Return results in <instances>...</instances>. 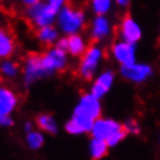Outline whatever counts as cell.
<instances>
[{"label": "cell", "mask_w": 160, "mask_h": 160, "mask_svg": "<svg viewBox=\"0 0 160 160\" xmlns=\"http://www.w3.org/2000/svg\"><path fill=\"white\" fill-rule=\"evenodd\" d=\"M102 111V99L97 98L90 91L83 92L72 109L71 117L64 123V130L69 136L90 134L94 121L101 117Z\"/></svg>", "instance_id": "6da1fadb"}, {"label": "cell", "mask_w": 160, "mask_h": 160, "mask_svg": "<svg viewBox=\"0 0 160 160\" xmlns=\"http://www.w3.org/2000/svg\"><path fill=\"white\" fill-rule=\"evenodd\" d=\"M106 57L107 52L102 43L90 42L86 52L78 58L76 75L83 82H91L95 78V75L102 69Z\"/></svg>", "instance_id": "7a4b0ae2"}, {"label": "cell", "mask_w": 160, "mask_h": 160, "mask_svg": "<svg viewBox=\"0 0 160 160\" xmlns=\"http://www.w3.org/2000/svg\"><path fill=\"white\" fill-rule=\"evenodd\" d=\"M88 21L90 19L84 8L68 3L58 10L54 25L58 27L61 35H73L84 33Z\"/></svg>", "instance_id": "3957f363"}, {"label": "cell", "mask_w": 160, "mask_h": 160, "mask_svg": "<svg viewBox=\"0 0 160 160\" xmlns=\"http://www.w3.org/2000/svg\"><path fill=\"white\" fill-rule=\"evenodd\" d=\"M90 136L105 140L110 148H115L128 137L122 122L111 117H103V115L94 121L92 128L90 130Z\"/></svg>", "instance_id": "277c9868"}, {"label": "cell", "mask_w": 160, "mask_h": 160, "mask_svg": "<svg viewBox=\"0 0 160 160\" xmlns=\"http://www.w3.org/2000/svg\"><path fill=\"white\" fill-rule=\"evenodd\" d=\"M48 78L49 76L42 64L41 53H30L23 58L21 64V80L23 87L30 88Z\"/></svg>", "instance_id": "5b68a950"}, {"label": "cell", "mask_w": 160, "mask_h": 160, "mask_svg": "<svg viewBox=\"0 0 160 160\" xmlns=\"http://www.w3.org/2000/svg\"><path fill=\"white\" fill-rule=\"evenodd\" d=\"M41 57L42 64L45 67V71L49 78L65 72L69 67L71 61V56L68 54V52L58 45L45 48V50L41 52Z\"/></svg>", "instance_id": "8992f818"}, {"label": "cell", "mask_w": 160, "mask_h": 160, "mask_svg": "<svg viewBox=\"0 0 160 160\" xmlns=\"http://www.w3.org/2000/svg\"><path fill=\"white\" fill-rule=\"evenodd\" d=\"M118 75L133 86H142L148 83L153 78L155 75V68L149 62L144 61H133L126 65H121L118 69Z\"/></svg>", "instance_id": "52a82bcc"}, {"label": "cell", "mask_w": 160, "mask_h": 160, "mask_svg": "<svg viewBox=\"0 0 160 160\" xmlns=\"http://www.w3.org/2000/svg\"><path fill=\"white\" fill-rule=\"evenodd\" d=\"M114 23L110 15H92L87 25V37L90 42L106 43L114 34Z\"/></svg>", "instance_id": "ba28073f"}, {"label": "cell", "mask_w": 160, "mask_h": 160, "mask_svg": "<svg viewBox=\"0 0 160 160\" xmlns=\"http://www.w3.org/2000/svg\"><path fill=\"white\" fill-rule=\"evenodd\" d=\"M58 10H56L53 6H50L49 3H46L45 0L37 3V4L27 7L25 11L26 21L29 22V25L33 29H39L42 26L48 25H54L56 18H57Z\"/></svg>", "instance_id": "9c48e42d"}, {"label": "cell", "mask_w": 160, "mask_h": 160, "mask_svg": "<svg viewBox=\"0 0 160 160\" xmlns=\"http://www.w3.org/2000/svg\"><path fill=\"white\" fill-rule=\"evenodd\" d=\"M19 106V95L8 86H0V128L14 125L12 115Z\"/></svg>", "instance_id": "30bf717a"}, {"label": "cell", "mask_w": 160, "mask_h": 160, "mask_svg": "<svg viewBox=\"0 0 160 160\" xmlns=\"http://www.w3.org/2000/svg\"><path fill=\"white\" fill-rule=\"evenodd\" d=\"M107 53L118 67L126 65L137 60V45L118 38L110 43Z\"/></svg>", "instance_id": "8fae6325"}, {"label": "cell", "mask_w": 160, "mask_h": 160, "mask_svg": "<svg viewBox=\"0 0 160 160\" xmlns=\"http://www.w3.org/2000/svg\"><path fill=\"white\" fill-rule=\"evenodd\" d=\"M115 80H117V72L113 68H102L90 82V92L99 99H103L113 90Z\"/></svg>", "instance_id": "7c38bea8"}, {"label": "cell", "mask_w": 160, "mask_h": 160, "mask_svg": "<svg viewBox=\"0 0 160 160\" xmlns=\"http://www.w3.org/2000/svg\"><path fill=\"white\" fill-rule=\"evenodd\" d=\"M117 34H118V38L125 39L128 42H132V43L137 45L142 39L144 30H142L141 25L138 23V21H136L132 15L125 14L118 22Z\"/></svg>", "instance_id": "4fadbf2b"}, {"label": "cell", "mask_w": 160, "mask_h": 160, "mask_svg": "<svg viewBox=\"0 0 160 160\" xmlns=\"http://www.w3.org/2000/svg\"><path fill=\"white\" fill-rule=\"evenodd\" d=\"M65 37H67L65 50L71 56V58H79L90 45L88 37H86L83 33L73 34V35H65Z\"/></svg>", "instance_id": "5bb4252c"}, {"label": "cell", "mask_w": 160, "mask_h": 160, "mask_svg": "<svg viewBox=\"0 0 160 160\" xmlns=\"http://www.w3.org/2000/svg\"><path fill=\"white\" fill-rule=\"evenodd\" d=\"M35 41L43 48H49L57 43V41L61 37L58 27L56 25H48V26H42L39 29H35Z\"/></svg>", "instance_id": "9a60e30c"}, {"label": "cell", "mask_w": 160, "mask_h": 160, "mask_svg": "<svg viewBox=\"0 0 160 160\" xmlns=\"http://www.w3.org/2000/svg\"><path fill=\"white\" fill-rule=\"evenodd\" d=\"M17 52V39L12 31L4 26H0V61L12 57Z\"/></svg>", "instance_id": "2e32d148"}, {"label": "cell", "mask_w": 160, "mask_h": 160, "mask_svg": "<svg viewBox=\"0 0 160 160\" xmlns=\"http://www.w3.org/2000/svg\"><path fill=\"white\" fill-rule=\"evenodd\" d=\"M35 128H38L39 130H42L46 136H54L60 132V125L57 118L50 113H39L35 115L34 118Z\"/></svg>", "instance_id": "e0dca14e"}, {"label": "cell", "mask_w": 160, "mask_h": 160, "mask_svg": "<svg viewBox=\"0 0 160 160\" xmlns=\"http://www.w3.org/2000/svg\"><path fill=\"white\" fill-rule=\"evenodd\" d=\"M21 76V64L12 57L0 61V78L3 80H17Z\"/></svg>", "instance_id": "ac0fdd59"}, {"label": "cell", "mask_w": 160, "mask_h": 160, "mask_svg": "<svg viewBox=\"0 0 160 160\" xmlns=\"http://www.w3.org/2000/svg\"><path fill=\"white\" fill-rule=\"evenodd\" d=\"M87 149H88V156L92 160H102L109 155L110 147L105 140L91 137L88 141V145H87Z\"/></svg>", "instance_id": "d6986e66"}, {"label": "cell", "mask_w": 160, "mask_h": 160, "mask_svg": "<svg viewBox=\"0 0 160 160\" xmlns=\"http://www.w3.org/2000/svg\"><path fill=\"white\" fill-rule=\"evenodd\" d=\"M45 142H46V134L42 130H39L38 128L25 133V144L27 149H30L31 152L41 151L43 145H45Z\"/></svg>", "instance_id": "ffe728a7"}, {"label": "cell", "mask_w": 160, "mask_h": 160, "mask_svg": "<svg viewBox=\"0 0 160 160\" xmlns=\"http://www.w3.org/2000/svg\"><path fill=\"white\" fill-rule=\"evenodd\" d=\"M87 6L92 15H110L115 7V2L114 0H87Z\"/></svg>", "instance_id": "44dd1931"}, {"label": "cell", "mask_w": 160, "mask_h": 160, "mask_svg": "<svg viewBox=\"0 0 160 160\" xmlns=\"http://www.w3.org/2000/svg\"><path fill=\"white\" fill-rule=\"evenodd\" d=\"M123 123V129H125L128 136H138L141 133V123L136 118H126Z\"/></svg>", "instance_id": "7402d4cb"}, {"label": "cell", "mask_w": 160, "mask_h": 160, "mask_svg": "<svg viewBox=\"0 0 160 160\" xmlns=\"http://www.w3.org/2000/svg\"><path fill=\"white\" fill-rule=\"evenodd\" d=\"M45 2L49 3L50 6H53L56 10H60L61 7L68 4V3H69V0H45Z\"/></svg>", "instance_id": "603a6c76"}, {"label": "cell", "mask_w": 160, "mask_h": 160, "mask_svg": "<svg viewBox=\"0 0 160 160\" xmlns=\"http://www.w3.org/2000/svg\"><path fill=\"white\" fill-rule=\"evenodd\" d=\"M115 7H118L119 10H128L132 4V0H114Z\"/></svg>", "instance_id": "cb8c5ba5"}, {"label": "cell", "mask_w": 160, "mask_h": 160, "mask_svg": "<svg viewBox=\"0 0 160 160\" xmlns=\"http://www.w3.org/2000/svg\"><path fill=\"white\" fill-rule=\"evenodd\" d=\"M33 129H35V123H34V121H25V122H23L22 130L25 132V133H27V132H30V130H33Z\"/></svg>", "instance_id": "d4e9b609"}, {"label": "cell", "mask_w": 160, "mask_h": 160, "mask_svg": "<svg viewBox=\"0 0 160 160\" xmlns=\"http://www.w3.org/2000/svg\"><path fill=\"white\" fill-rule=\"evenodd\" d=\"M39 2H42V0H21V4L25 7V8H27V7H31Z\"/></svg>", "instance_id": "484cf974"}, {"label": "cell", "mask_w": 160, "mask_h": 160, "mask_svg": "<svg viewBox=\"0 0 160 160\" xmlns=\"http://www.w3.org/2000/svg\"><path fill=\"white\" fill-rule=\"evenodd\" d=\"M159 148H160V140H159Z\"/></svg>", "instance_id": "4316f807"}, {"label": "cell", "mask_w": 160, "mask_h": 160, "mask_svg": "<svg viewBox=\"0 0 160 160\" xmlns=\"http://www.w3.org/2000/svg\"><path fill=\"white\" fill-rule=\"evenodd\" d=\"M159 33H160V27H159Z\"/></svg>", "instance_id": "83f0119b"}]
</instances>
